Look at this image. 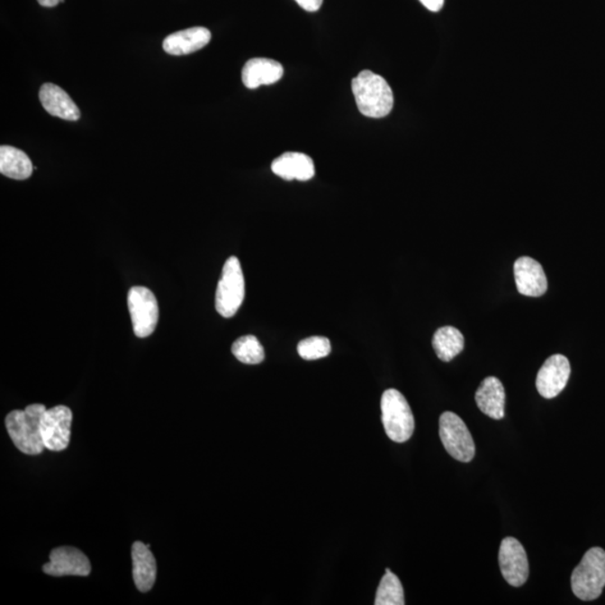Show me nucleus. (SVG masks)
<instances>
[{
	"instance_id": "obj_11",
	"label": "nucleus",
	"mask_w": 605,
	"mask_h": 605,
	"mask_svg": "<svg viewBox=\"0 0 605 605\" xmlns=\"http://www.w3.org/2000/svg\"><path fill=\"white\" fill-rule=\"evenodd\" d=\"M571 375V365L566 357L554 355L549 357L536 378L537 391L546 400L559 395L566 387Z\"/></svg>"
},
{
	"instance_id": "obj_13",
	"label": "nucleus",
	"mask_w": 605,
	"mask_h": 605,
	"mask_svg": "<svg viewBox=\"0 0 605 605\" xmlns=\"http://www.w3.org/2000/svg\"><path fill=\"white\" fill-rule=\"evenodd\" d=\"M283 75L284 68L281 63L265 58L249 59L241 73L242 82L248 89L276 84L282 79Z\"/></svg>"
},
{
	"instance_id": "obj_4",
	"label": "nucleus",
	"mask_w": 605,
	"mask_h": 605,
	"mask_svg": "<svg viewBox=\"0 0 605 605\" xmlns=\"http://www.w3.org/2000/svg\"><path fill=\"white\" fill-rule=\"evenodd\" d=\"M382 420L387 437L396 443L407 442L415 429L410 403L396 389H387L382 397Z\"/></svg>"
},
{
	"instance_id": "obj_17",
	"label": "nucleus",
	"mask_w": 605,
	"mask_h": 605,
	"mask_svg": "<svg viewBox=\"0 0 605 605\" xmlns=\"http://www.w3.org/2000/svg\"><path fill=\"white\" fill-rule=\"evenodd\" d=\"M272 171L286 181H309L313 178L315 167L313 159L302 153L290 151L279 156L272 164Z\"/></svg>"
},
{
	"instance_id": "obj_20",
	"label": "nucleus",
	"mask_w": 605,
	"mask_h": 605,
	"mask_svg": "<svg viewBox=\"0 0 605 605\" xmlns=\"http://www.w3.org/2000/svg\"><path fill=\"white\" fill-rule=\"evenodd\" d=\"M433 348L438 359L451 361L465 349V337L456 328L438 329L433 337Z\"/></svg>"
},
{
	"instance_id": "obj_10",
	"label": "nucleus",
	"mask_w": 605,
	"mask_h": 605,
	"mask_svg": "<svg viewBox=\"0 0 605 605\" xmlns=\"http://www.w3.org/2000/svg\"><path fill=\"white\" fill-rule=\"evenodd\" d=\"M43 572L55 577L88 576L91 573V563L79 549L62 546L50 552V562L44 564Z\"/></svg>"
},
{
	"instance_id": "obj_21",
	"label": "nucleus",
	"mask_w": 605,
	"mask_h": 605,
	"mask_svg": "<svg viewBox=\"0 0 605 605\" xmlns=\"http://www.w3.org/2000/svg\"><path fill=\"white\" fill-rule=\"evenodd\" d=\"M232 355L246 365H259L265 359L264 347L254 336H245L233 342Z\"/></svg>"
},
{
	"instance_id": "obj_15",
	"label": "nucleus",
	"mask_w": 605,
	"mask_h": 605,
	"mask_svg": "<svg viewBox=\"0 0 605 605\" xmlns=\"http://www.w3.org/2000/svg\"><path fill=\"white\" fill-rule=\"evenodd\" d=\"M132 577L136 588L140 592H149L153 588L158 576V564L149 545L141 542L132 544Z\"/></svg>"
},
{
	"instance_id": "obj_6",
	"label": "nucleus",
	"mask_w": 605,
	"mask_h": 605,
	"mask_svg": "<svg viewBox=\"0 0 605 605\" xmlns=\"http://www.w3.org/2000/svg\"><path fill=\"white\" fill-rule=\"evenodd\" d=\"M439 437L447 452L456 461L467 463L474 460V438L460 416L452 411L443 412L439 417Z\"/></svg>"
},
{
	"instance_id": "obj_3",
	"label": "nucleus",
	"mask_w": 605,
	"mask_h": 605,
	"mask_svg": "<svg viewBox=\"0 0 605 605\" xmlns=\"http://www.w3.org/2000/svg\"><path fill=\"white\" fill-rule=\"evenodd\" d=\"M573 593L583 601H593L602 594L605 586V551L600 547L586 552L572 573Z\"/></svg>"
},
{
	"instance_id": "obj_9",
	"label": "nucleus",
	"mask_w": 605,
	"mask_h": 605,
	"mask_svg": "<svg viewBox=\"0 0 605 605\" xmlns=\"http://www.w3.org/2000/svg\"><path fill=\"white\" fill-rule=\"evenodd\" d=\"M499 566L504 580L511 586L519 588L526 583L529 576V563L519 540L513 537L502 540L499 549Z\"/></svg>"
},
{
	"instance_id": "obj_5",
	"label": "nucleus",
	"mask_w": 605,
	"mask_h": 605,
	"mask_svg": "<svg viewBox=\"0 0 605 605\" xmlns=\"http://www.w3.org/2000/svg\"><path fill=\"white\" fill-rule=\"evenodd\" d=\"M245 294V277L240 261L235 256L229 257L218 284L215 309L223 318H232L244 302Z\"/></svg>"
},
{
	"instance_id": "obj_8",
	"label": "nucleus",
	"mask_w": 605,
	"mask_h": 605,
	"mask_svg": "<svg viewBox=\"0 0 605 605\" xmlns=\"http://www.w3.org/2000/svg\"><path fill=\"white\" fill-rule=\"evenodd\" d=\"M72 411L63 405L47 410L41 421V433L45 448L53 452L66 450L70 444Z\"/></svg>"
},
{
	"instance_id": "obj_7",
	"label": "nucleus",
	"mask_w": 605,
	"mask_h": 605,
	"mask_svg": "<svg viewBox=\"0 0 605 605\" xmlns=\"http://www.w3.org/2000/svg\"><path fill=\"white\" fill-rule=\"evenodd\" d=\"M132 329L136 337L148 338L158 323V302L153 292L144 286L131 287L128 293Z\"/></svg>"
},
{
	"instance_id": "obj_22",
	"label": "nucleus",
	"mask_w": 605,
	"mask_h": 605,
	"mask_svg": "<svg viewBox=\"0 0 605 605\" xmlns=\"http://www.w3.org/2000/svg\"><path fill=\"white\" fill-rule=\"evenodd\" d=\"M375 605H403V589L400 579L393 573L386 572L380 581L377 595L375 600Z\"/></svg>"
},
{
	"instance_id": "obj_19",
	"label": "nucleus",
	"mask_w": 605,
	"mask_h": 605,
	"mask_svg": "<svg viewBox=\"0 0 605 605\" xmlns=\"http://www.w3.org/2000/svg\"><path fill=\"white\" fill-rule=\"evenodd\" d=\"M33 169V164L24 151L13 146L0 148V173L3 176L17 181L27 180Z\"/></svg>"
},
{
	"instance_id": "obj_1",
	"label": "nucleus",
	"mask_w": 605,
	"mask_h": 605,
	"mask_svg": "<svg viewBox=\"0 0 605 605\" xmlns=\"http://www.w3.org/2000/svg\"><path fill=\"white\" fill-rule=\"evenodd\" d=\"M47 407L33 403L24 411H13L5 420L7 432L15 447L27 456H39L44 451L41 421Z\"/></svg>"
},
{
	"instance_id": "obj_2",
	"label": "nucleus",
	"mask_w": 605,
	"mask_h": 605,
	"mask_svg": "<svg viewBox=\"0 0 605 605\" xmlns=\"http://www.w3.org/2000/svg\"><path fill=\"white\" fill-rule=\"evenodd\" d=\"M352 93L359 112L366 117L384 118L393 107L391 86L383 77L369 70L359 73L352 80Z\"/></svg>"
},
{
	"instance_id": "obj_23",
	"label": "nucleus",
	"mask_w": 605,
	"mask_h": 605,
	"mask_svg": "<svg viewBox=\"0 0 605 605\" xmlns=\"http://www.w3.org/2000/svg\"><path fill=\"white\" fill-rule=\"evenodd\" d=\"M297 352L304 360L322 359L331 353V342L324 337L307 338L299 343Z\"/></svg>"
},
{
	"instance_id": "obj_25",
	"label": "nucleus",
	"mask_w": 605,
	"mask_h": 605,
	"mask_svg": "<svg viewBox=\"0 0 605 605\" xmlns=\"http://www.w3.org/2000/svg\"><path fill=\"white\" fill-rule=\"evenodd\" d=\"M420 2L423 4L429 11L434 13L441 11L444 5V0H420Z\"/></svg>"
},
{
	"instance_id": "obj_18",
	"label": "nucleus",
	"mask_w": 605,
	"mask_h": 605,
	"mask_svg": "<svg viewBox=\"0 0 605 605\" xmlns=\"http://www.w3.org/2000/svg\"><path fill=\"white\" fill-rule=\"evenodd\" d=\"M475 402L483 414L492 417V420H502L506 392L501 380L496 377L485 378L476 391Z\"/></svg>"
},
{
	"instance_id": "obj_24",
	"label": "nucleus",
	"mask_w": 605,
	"mask_h": 605,
	"mask_svg": "<svg viewBox=\"0 0 605 605\" xmlns=\"http://www.w3.org/2000/svg\"><path fill=\"white\" fill-rule=\"evenodd\" d=\"M306 12L315 13L322 7L323 0H295Z\"/></svg>"
},
{
	"instance_id": "obj_16",
	"label": "nucleus",
	"mask_w": 605,
	"mask_h": 605,
	"mask_svg": "<svg viewBox=\"0 0 605 605\" xmlns=\"http://www.w3.org/2000/svg\"><path fill=\"white\" fill-rule=\"evenodd\" d=\"M211 32L205 27H192L185 31L176 32L164 40L163 49L171 55H187L198 52L210 43Z\"/></svg>"
},
{
	"instance_id": "obj_14",
	"label": "nucleus",
	"mask_w": 605,
	"mask_h": 605,
	"mask_svg": "<svg viewBox=\"0 0 605 605\" xmlns=\"http://www.w3.org/2000/svg\"><path fill=\"white\" fill-rule=\"evenodd\" d=\"M40 100L43 108L54 117L64 121L77 122L81 117L80 109L66 91L53 84H45L40 90Z\"/></svg>"
},
{
	"instance_id": "obj_12",
	"label": "nucleus",
	"mask_w": 605,
	"mask_h": 605,
	"mask_svg": "<svg viewBox=\"0 0 605 605\" xmlns=\"http://www.w3.org/2000/svg\"><path fill=\"white\" fill-rule=\"evenodd\" d=\"M518 292L521 295L539 297L547 292L548 283L542 265L530 257H520L513 265Z\"/></svg>"
},
{
	"instance_id": "obj_26",
	"label": "nucleus",
	"mask_w": 605,
	"mask_h": 605,
	"mask_svg": "<svg viewBox=\"0 0 605 605\" xmlns=\"http://www.w3.org/2000/svg\"><path fill=\"white\" fill-rule=\"evenodd\" d=\"M38 2L43 7H55L59 3H63L64 0H38Z\"/></svg>"
}]
</instances>
